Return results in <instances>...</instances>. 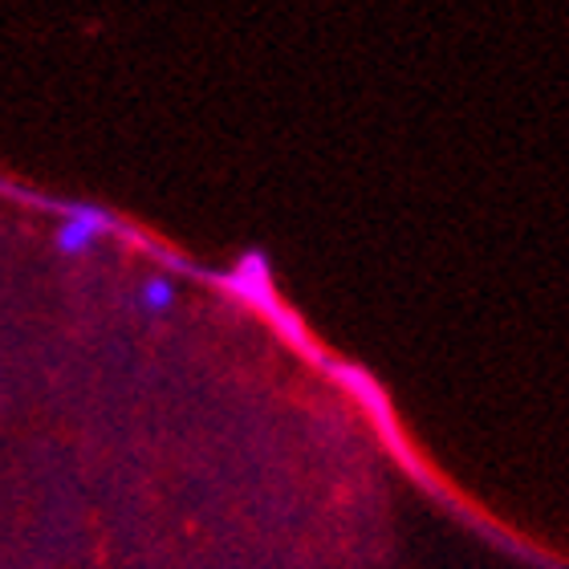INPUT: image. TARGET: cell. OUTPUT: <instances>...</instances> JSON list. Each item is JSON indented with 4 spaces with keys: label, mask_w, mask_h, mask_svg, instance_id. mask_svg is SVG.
<instances>
[{
    "label": "cell",
    "mask_w": 569,
    "mask_h": 569,
    "mask_svg": "<svg viewBox=\"0 0 569 569\" xmlns=\"http://www.w3.org/2000/svg\"><path fill=\"white\" fill-rule=\"evenodd\" d=\"M102 224H107V216L98 212V208H73V212L61 220L58 237H53V249H58L61 257H82V252L94 244L98 232H102Z\"/></svg>",
    "instance_id": "obj_1"
},
{
    "label": "cell",
    "mask_w": 569,
    "mask_h": 569,
    "mask_svg": "<svg viewBox=\"0 0 569 569\" xmlns=\"http://www.w3.org/2000/svg\"><path fill=\"white\" fill-rule=\"evenodd\" d=\"M176 301V284L163 281V277H154V281L142 284V293H139V306L142 309H151V313H159V309H167Z\"/></svg>",
    "instance_id": "obj_2"
}]
</instances>
